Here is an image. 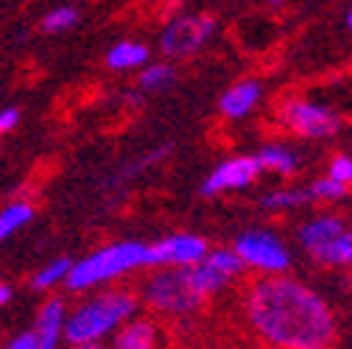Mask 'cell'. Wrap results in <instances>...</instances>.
Returning <instances> with one entry per match:
<instances>
[{"mask_svg": "<svg viewBox=\"0 0 352 349\" xmlns=\"http://www.w3.org/2000/svg\"><path fill=\"white\" fill-rule=\"evenodd\" d=\"M305 204H311V193L307 188H280L272 190L260 199L263 210H272V212H285V210H299Z\"/></svg>", "mask_w": 352, "mask_h": 349, "instance_id": "18", "label": "cell"}, {"mask_svg": "<svg viewBox=\"0 0 352 349\" xmlns=\"http://www.w3.org/2000/svg\"><path fill=\"white\" fill-rule=\"evenodd\" d=\"M31 218H34V204L28 201H14L6 210H0V243L9 235H14L17 229H23Z\"/></svg>", "mask_w": 352, "mask_h": 349, "instance_id": "20", "label": "cell"}, {"mask_svg": "<svg viewBox=\"0 0 352 349\" xmlns=\"http://www.w3.org/2000/svg\"><path fill=\"white\" fill-rule=\"evenodd\" d=\"M266 3H269V9H283L285 0H266Z\"/></svg>", "mask_w": 352, "mask_h": 349, "instance_id": "28", "label": "cell"}, {"mask_svg": "<svg viewBox=\"0 0 352 349\" xmlns=\"http://www.w3.org/2000/svg\"><path fill=\"white\" fill-rule=\"evenodd\" d=\"M327 177L336 179V182H341V185H346V188H352V157L338 154L330 162V168H327Z\"/></svg>", "mask_w": 352, "mask_h": 349, "instance_id": "24", "label": "cell"}, {"mask_svg": "<svg viewBox=\"0 0 352 349\" xmlns=\"http://www.w3.org/2000/svg\"><path fill=\"white\" fill-rule=\"evenodd\" d=\"M173 81H176V67L170 62H157L148 67L143 65V70L138 76L140 93H165Z\"/></svg>", "mask_w": 352, "mask_h": 349, "instance_id": "19", "label": "cell"}, {"mask_svg": "<svg viewBox=\"0 0 352 349\" xmlns=\"http://www.w3.org/2000/svg\"><path fill=\"white\" fill-rule=\"evenodd\" d=\"M344 229H346V224H344L341 215L324 212V215L311 218L307 224H302V227L296 229V240H299V246H302L307 254H316L322 246H327V243H330L333 238H338Z\"/></svg>", "mask_w": 352, "mask_h": 349, "instance_id": "11", "label": "cell"}, {"mask_svg": "<svg viewBox=\"0 0 352 349\" xmlns=\"http://www.w3.org/2000/svg\"><path fill=\"white\" fill-rule=\"evenodd\" d=\"M260 170H272V173H280V177H296L299 168H302V157L288 148V146H263L257 154H254Z\"/></svg>", "mask_w": 352, "mask_h": 349, "instance_id": "16", "label": "cell"}, {"mask_svg": "<svg viewBox=\"0 0 352 349\" xmlns=\"http://www.w3.org/2000/svg\"><path fill=\"white\" fill-rule=\"evenodd\" d=\"M243 271H246V266H243L241 254L235 249H227V246L207 249V254L199 260V263L188 266L190 282L204 299H212L221 291H227L235 280L243 277Z\"/></svg>", "mask_w": 352, "mask_h": 349, "instance_id": "7", "label": "cell"}, {"mask_svg": "<svg viewBox=\"0 0 352 349\" xmlns=\"http://www.w3.org/2000/svg\"><path fill=\"white\" fill-rule=\"evenodd\" d=\"M9 346H12V349H42V341H39V335H36L34 330H28V333L12 338Z\"/></svg>", "mask_w": 352, "mask_h": 349, "instance_id": "25", "label": "cell"}, {"mask_svg": "<svg viewBox=\"0 0 352 349\" xmlns=\"http://www.w3.org/2000/svg\"><path fill=\"white\" fill-rule=\"evenodd\" d=\"M215 34V20L210 14H182L173 17L160 34V51L165 59L196 56Z\"/></svg>", "mask_w": 352, "mask_h": 349, "instance_id": "8", "label": "cell"}, {"mask_svg": "<svg viewBox=\"0 0 352 349\" xmlns=\"http://www.w3.org/2000/svg\"><path fill=\"white\" fill-rule=\"evenodd\" d=\"M162 330L154 319H138V316H131L126 319L118 330H115V338L112 344L118 349H151V346H160L162 344Z\"/></svg>", "mask_w": 352, "mask_h": 349, "instance_id": "12", "label": "cell"}, {"mask_svg": "<svg viewBox=\"0 0 352 349\" xmlns=\"http://www.w3.org/2000/svg\"><path fill=\"white\" fill-rule=\"evenodd\" d=\"M311 260L319 266H330V269L352 266V229L346 227L338 238H333L327 246H322L316 254H311Z\"/></svg>", "mask_w": 352, "mask_h": 349, "instance_id": "17", "label": "cell"}, {"mask_svg": "<svg viewBox=\"0 0 352 349\" xmlns=\"http://www.w3.org/2000/svg\"><path fill=\"white\" fill-rule=\"evenodd\" d=\"M140 269H154L151 263V246L143 240H120L112 246H104L93 254H87L84 260L70 266L67 271V291L81 293V291H93L104 282H115L131 271Z\"/></svg>", "mask_w": 352, "mask_h": 349, "instance_id": "3", "label": "cell"}, {"mask_svg": "<svg viewBox=\"0 0 352 349\" xmlns=\"http://www.w3.org/2000/svg\"><path fill=\"white\" fill-rule=\"evenodd\" d=\"M307 193H311V201H341V199H346L349 188L330 179V177H322V179L307 185Z\"/></svg>", "mask_w": 352, "mask_h": 349, "instance_id": "22", "label": "cell"}, {"mask_svg": "<svg viewBox=\"0 0 352 349\" xmlns=\"http://www.w3.org/2000/svg\"><path fill=\"white\" fill-rule=\"evenodd\" d=\"M70 266H73V260H67V257L54 260V263H48L45 269H39V271L31 277V288H34V291H54L56 285H62V282L67 280Z\"/></svg>", "mask_w": 352, "mask_h": 349, "instance_id": "21", "label": "cell"}, {"mask_svg": "<svg viewBox=\"0 0 352 349\" xmlns=\"http://www.w3.org/2000/svg\"><path fill=\"white\" fill-rule=\"evenodd\" d=\"M346 25H349V31H352V12L346 14Z\"/></svg>", "mask_w": 352, "mask_h": 349, "instance_id": "29", "label": "cell"}, {"mask_svg": "<svg viewBox=\"0 0 352 349\" xmlns=\"http://www.w3.org/2000/svg\"><path fill=\"white\" fill-rule=\"evenodd\" d=\"M140 311V299L131 291H107L98 293L93 299L81 302L73 313H67L65 319V341L70 346H98L101 341H107L109 335H115V330L131 319Z\"/></svg>", "mask_w": 352, "mask_h": 349, "instance_id": "2", "label": "cell"}, {"mask_svg": "<svg viewBox=\"0 0 352 349\" xmlns=\"http://www.w3.org/2000/svg\"><path fill=\"white\" fill-rule=\"evenodd\" d=\"M17 123H20V109L6 106L3 112H0V135H9Z\"/></svg>", "mask_w": 352, "mask_h": 349, "instance_id": "26", "label": "cell"}, {"mask_svg": "<svg viewBox=\"0 0 352 349\" xmlns=\"http://www.w3.org/2000/svg\"><path fill=\"white\" fill-rule=\"evenodd\" d=\"M277 117L291 135L305 140H330L341 128V117L336 109L307 98H288L280 106Z\"/></svg>", "mask_w": 352, "mask_h": 349, "instance_id": "5", "label": "cell"}, {"mask_svg": "<svg viewBox=\"0 0 352 349\" xmlns=\"http://www.w3.org/2000/svg\"><path fill=\"white\" fill-rule=\"evenodd\" d=\"M9 299H12V288H9L6 282H0V308H3Z\"/></svg>", "mask_w": 352, "mask_h": 349, "instance_id": "27", "label": "cell"}, {"mask_svg": "<svg viewBox=\"0 0 352 349\" xmlns=\"http://www.w3.org/2000/svg\"><path fill=\"white\" fill-rule=\"evenodd\" d=\"M151 59V51L148 45L138 39H120L107 51V67L115 70V73H126V70H138L143 65H148Z\"/></svg>", "mask_w": 352, "mask_h": 349, "instance_id": "15", "label": "cell"}, {"mask_svg": "<svg viewBox=\"0 0 352 349\" xmlns=\"http://www.w3.org/2000/svg\"><path fill=\"white\" fill-rule=\"evenodd\" d=\"M243 316L260 344L277 349H327L338 338L333 308L288 271L252 280L243 293Z\"/></svg>", "mask_w": 352, "mask_h": 349, "instance_id": "1", "label": "cell"}, {"mask_svg": "<svg viewBox=\"0 0 352 349\" xmlns=\"http://www.w3.org/2000/svg\"><path fill=\"white\" fill-rule=\"evenodd\" d=\"M148 246H151L154 269H160V266H193L210 249V243L201 235H188V232L168 235V238L148 243Z\"/></svg>", "mask_w": 352, "mask_h": 349, "instance_id": "10", "label": "cell"}, {"mask_svg": "<svg viewBox=\"0 0 352 349\" xmlns=\"http://www.w3.org/2000/svg\"><path fill=\"white\" fill-rule=\"evenodd\" d=\"M232 249L241 254L243 266L257 274H285L294 266V254L285 240L269 229H252L238 235Z\"/></svg>", "mask_w": 352, "mask_h": 349, "instance_id": "6", "label": "cell"}, {"mask_svg": "<svg viewBox=\"0 0 352 349\" xmlns=\"http://www.w3.org/2000/svg\"><path fill=\"white\" fill-rule=\"evenodd\" d=\"M65 319H67V302L65 299H48L42 308L36 311V322H34V333L42 341V349H54L62 341V330H65Z\"/></svg>", "mask_w": 352, "mask_h": 349, "instance_id": "14", "label": "cell"}, {"mask_svg": "<svg viewBox=\"0 0 352 349\" xmlns=\"http://www.w3.org/2000/svg\"><path fill=\"white\" fill-rule=\"evenodd\" d=\"M260 177V165L254 157H232L224 159L218 168L210 170V177L201 182V196H221L230 190H243L254 185Z\"/></svg>", "mask_w": 352, "mask_h": 349, "instance_id": "9", "label": "cell"}, {"mask_svg": "<svg viewBox=\"0 0 352 349\" xmlns=\"http://www.w3.org/2000/svg\"><path fill=\"white\" fill-rule=\"evenodd\" d=\"M78 23V12L73 6H59L54 12H48L45 17H42V28L51 31V34H59V31H67Z\"/></svg>", "mask_w": 352, "mask_h": 349, "instance_id": "23", "label": "cell"}, {"mask_svg": "<svg viewBox=\"0 0 352 349\" xmlns=\"http://www.w3.org/2000/svg\"><path fill=\"white\" fill-rule=\"evenodd\" d=\"M140 304L160 319H185L196 316L207 299L193 288L188 266H160L140 285Z\"/></svg>", "mask_w": 352, "mask_h": 349, "instance_id": "4", "label": "cell"}, {"mask_svg": "<svg viewBox=\"0 0 352 349\" xmlns=\"http://www.w3.org/2000/svg\"><path fill=\"white\" fill-rule=\"evenodd\" d=\"M260 95H263L260 81L246 78V81L232 84L230 90L221 95V101H218V109H221V115L230 117V120H243L260 104Z\"/></svg>", "mask_w": 352, "mask_h": 349, "instance_id": "13", "label": "cell"}]
</instances>
